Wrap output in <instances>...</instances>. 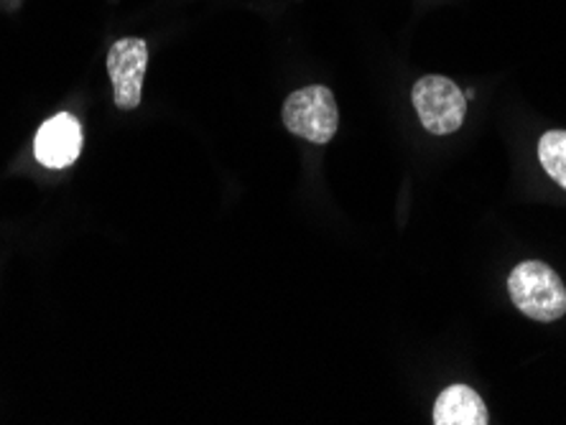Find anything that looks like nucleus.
<instances>
[{
	"mask_svg": "<svg viewBox=\"0 0 566 425\" xmlns=\"http://www.w3.org/2000/svg\"><path fill=\"white\" fill-rule=\"evenodd\" d=\"M507 294L515 308L534 321H559L566 314V288L554 268L541 261L515 265L507 275Z\"/></svg>",
	"mask_w": 566,
	"mask_h": 425,
	"instance_id": "nucleus-1",
	"label": "nucleus"
},
{
	"mask_svg": "<svg viewBox=\"0 0 566 425\" xmlns=\"http://www.w3.org/2000/svg\"><path fill=\"white\" fill-rule=\"evenodd\" d=\"M416 115L431 136H449L460 130L468 115V97L452 79L429 74L421 77L411 89Z\"/></svg>",
	"mask_w": 566,
	"mask_h": 425,
	"instance_id": "nucleus-2",
	"label": "nucleus"
},
{
	"mask_svg": "<svg viewBox=\"0 0 566 425\" xmlns=\"http://www.w3.org/2000/svg\"><path fill=\"white\" fill-rule=\"evenodd\" d=\"M283 125L294 136L312 140V144H329L339 125L335 95L322 85L296 89L283 103Z\"/></svg>",
	"mask_w": 566,
	"mask_h": 425,
	"instance_id": "nucleus-3",
	"label": "nucleus"
},
{
	"mask_svg": "<svg viewBox=\"0 0 566 425\" xmlns=\"http://www.w3.org/2000/svg\"><path fill=\"white\" fill-rule=\"evenodd\" d=\"M148 64V46L144 39H120L107 52V74H111L115 105L120 110H136L144 95V74Z\"/></svg>",
	"mask_w": 566,
	"mask_h": 425,
	"instance_id": "nucleus-4",
	"label": "nucleus"
},
{
	"mask_svg": "<svg viewBox=\"0 0 566 425\" xmlns=\"http://www.w3.org/2000/svg\"><path fill=\"white\" fill-rule=\"evenodd\" d=\"M33 151L46 169H66L82 153V128L72 115L60 113L41 125L33 140Z\"/></svg>",
	"mask_w": 566,
	"mask_h": 425,
	"instance_id": "nucleus-5",
	"label": "nucleus"
},
{
	"mask_svg": "<svg viewBox=\"0 0 566 425\" xmlns=\"http://www.w3.org/2000/svg\"><path fill=\"white\" fill-rule=\"evenodd\" d=\"M437 425H488V405L468 385H452L437 397L434 405Z\"/></svg>",
	"mask_w": 566,
	"mask_h": 425,
	"instance_id": "nucleus-6",
	"label": "nucleus"
},
{
	"mask_svg": "<svg viewBox=\"0 0 566 425\" xmlns=\"http://www.w3.org/2000/svg\"><path fill=\"white\" fill-rule=\"evenodd\" d=\"M538 161L562 189H566V130H548L538 140Z\"/></svg>",
	"mask_w": 566,
	"mask_h": 425,
	"instance_id": "nucleus-7",
	"label": "nucleus"
}]
</instances>
